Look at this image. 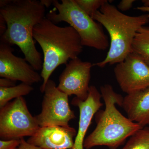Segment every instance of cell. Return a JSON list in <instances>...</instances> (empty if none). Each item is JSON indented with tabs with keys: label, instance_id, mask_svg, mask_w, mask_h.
Returning a JSON list of instances; mask_svg holds the SVG:
<instances>
[{
	"label": "cell",
	"instance_id": "1",
	"mask_svg": "<svg viewBox=\"0 0 149 149\" xmlns=\"http://www.w3.org/2000/svg\"><path fill=\"white\" fill-rule=\"evenodd\" d=\"M46 8L38 0L0 1V14L7 26L0 41L18 47L36 70H42L43 60L35 47L33 29L46 17Z\"/></svg>",
	"mask_w": 149,
	"mask_h": 149
},
{
	"label": "cell",
	"instance_id": "2",
	"mask_svg": "<svg viewBox=\"0 0 149 149\" xmlns=\"http://www.w3.org/2000/svg\"><path fill=\"white\" fill-rule=\"evenodd\" d=\"M34 40L43 51L41 76L43 83L40 91L43 93L46 84L56 68L78 57L83 46L80 36L71 26L60 27L45 17L34 27Z\"/></svg>",
	"mask_w": 149,
	"mask_h": 149
},
{
	"label": "cell",
	"instance_id": "3",
	"mask_svg": "<svg viewBox=\"0 0 149 149\" xmlns=\"http://www.w3.org/2000/svg\"><path fill=\"white\" fill-rule=\"evenodd\" d=\"M100 90L105 109L96 113L97 125L85 138L84 148L91 149L106 146L110 149H116L127 138L143 127L125 117L117 109L116 104L122 107L124 98L116 93L111 85L105 84Z\"/></svg>",
	"mask_w": 149,
	"mask_h": 149
},
{
	"label": "cell",
	"instance_id": "4",
	"mask_svg": "<svg viewBox=\"0 0 149 149\" xmlns=\"http://www.w3.org/2000/svg\"><path fill=\"white\" fill-rule=\"evenodd\" d=\"M92 18L107 31L109 49L103 60L93 65L103 68L107 65L117 64L132 52L134 38L139 29L149 22L148 14L130 16L123 13L109 1L105 3Z\"/></svg>",
	"mask_w": 149,
	"mask_h": 149
},
{
	"label": "cell",
	"instance_id": "5",
	"mask_svg": "<svg viewBox=\"0 0 149 149\" xmlns=\"http://www.w3.org/2000/svg\"><path fill=\"white\" fill-rule=\"evenodd\" d=\"M53 5L57 10L50 11L46 17L54 24L65 22L78 33L83 47L104 51L109 47L110 42L102 25L85 13L74 0H54Z\"/></svg>",
	"mask_w": 149,
	"mask_h": 149
},
{
	"label": "cell",
	"instance_id": "6",
	"mask_svg": "<svg viewBox=\"0 0 149 149\" xmlns=\"http://www.w3.org/2000/svg\"><path fill=\"white\" fill-rule=\"evenodd\" d=\"M40 128L35 116L29 112L23 97L15 99L0 108L1 140L30 137Z\"/></svg>",
	"mask_w": 149,
	"mask_h": 149
},
{
	"label": "cell",
	"instance_id": "7",
	"mask_svg": "<svg viewBox=\"0 0 149 149\" xmlns=\"http://www.w3.org/2000/svg\"><path fill=\"white\" fill-rule=\"evenodd\" d=\"M43 93L42 110L35 116L39 126H69L70 121L76 116L70 107L68 96L59 90L55 82L50 79Z\"/></svg>",
	"mask_w": 149,
	"mask_h": 149
},
{
	"label": "cell",
	"instance_id": "8",
	"mask_svg": "<svg viewBox=\"0 0 149 149\" xmlns=\"http://www.w3.org/2000/svg\"><path fill=\"white\" fill-rule=\"evenodd\" d=\"M113 72L120 89L127 95L149 89V66L135 53L116 65Z\"/></svg>",
	"mask_w": 149,
	"mask_h": 149
},
{
	"label": "cell",
	"instance_id": "9",
	"mask_svg": "<svg viewBox=\"0 0 149 149\" xmlns=\"http://www.w3.org/2000/svg\"><path fill=\"white\" fill-rule=\"evenodd\" d=\"M93 66L90 62L83 61L78 57L70 61L60 76L57 88L68 96L74 95L79 100H85Z\"/></svg>",
	"mask_w": 149,
	"mask_h": 149
},
{
	"label": "cell",
	"instance_id": "10",
	"mask_svg": "<svg viewBox=\"0 0 149 149\" xmlns=\"http://www.w3.org/2000/svg\"><path fill=\"white\" fill-rule=\"evenodd\" d=\"M11 46L0 41V76L14 81L32 85L42 80L41 74L36 71L25 58L13 53Z\"/></svg>",
	"mask_w": 149,
	"mask_h": 149
},
{
	"label": "cell",
	"instance_id": "11",
	"mask_svg": "<svg viewBox=\"0 0 149 149\" xmlns=\"http://www.w3.org/2000/svg\"><path fill=\"white\" fill-rule=\"evenodd\" d=\"M77 133L76 129L70 125L40 127L27 141L42 149H71Z\"/></svg>",
	"mask_w": 149,
	"mask_h": 149
},
{
	"label": "cell",
	"instance_id": "12",
	"mask_svg": "<svg viewBox=\"0 0 149 149\" xmlns=\"http://www.w3.org/2000/svg\"><path fill=\"white\" fill-rule=\"evenodd\" d=\"M101 93L95 86L92 85L90 86L88 97L85 100H81L76 97L72 99L71 104L79 108L80 117L78 131L71 149H84L85 135L93 117L103 105L101 102Z\"/></svg>",
	"mask_w": 149,
	"mask_h": 149
},
{
	"label": "cell",
	"instance_id": "13",
	"mask_svg": "<svg viewBox=\"0 0 149 149\" xmlns=\"http://www.w3.org/2000/svg\"><path fill=\"white\" fill-rule=\"evenodd\" d=\"M122 107L130 120L143 128L149 125V89L126 95Z\"/></svg>",
	"mask_w": 149,
	"mask_h": 149
},
{
	"label": "cell",
	"instance_id": "14",
	"mask_svg": "<svg viewBox=\"0 0 149 149\" xmlns=\"http://www.w3.org/2000/svg\"><path fill=\"white\" fill-rule=\"evenodd\" d=\"M132 52L139 55L149 66V26L139 29L134 38Z\"/></svg>",
	"mask_w": 149,
	"mask_h": 149
},
{
	"label": "cell",
	"instance_id": "15",
	"mask_svg": "<svg viewBox=\"0 0 149 149\" xmlns=\"http://www.w3.org/2000/svg\"><path fill=\"white\" fill-rule=\"evenodd\" d=\"M33 90L32 85L23 83L9 88L0 87V108L10 102L11 100L27 95Z\"/></svg>",
	"mask_w": 149,
	"mask_h": 149
},
{
	"label": "cell",
	"instance_id": "16",
	"mask_svg": "<svg viewBox=\"0 0 149 149\" xmlns=\"http://www.w3.org/2000/svg\"><path fill=\"white\" fill-rule=\"evenodd\" d=\"M122 149H149V128L145 127L136 131Z\"/></svg>",
	"mask_w": 149,
	"mask_h": 149
},
{
	"label": "cell",
	"instance_id": "17",
	"mask_svg": "<svg viewBox=\"0 0 149 149\" xmlns=\"http://www.w3.org/2000/svg\"><path fill=\"white\" fill-rule=\"evenodd\" d=\"M78 6L89 16L93 17L107 0H74Z\"/></svg>",
	"mask_w": 149,
	"mask_h": 149
},
{
	"label": "cell",
	"instance_id": "18",
	"mask_svg": "<svg viewBox=\"0 0 149 149\" xmlns=\"http://www.w3.org/2000/svg\"><path fill=\"white\" fill-rule=\"evenodd\" d=\"M21 143V139L0 140V149H17Z\"/></svg>",
	"mask_w": 149,
	"mask_h": 149
},
{
	"label": "cell",
	"instance_id": "19",
	"mask_svg": "<svg viewBox=\"0 0 149 149\" xmlns=\"http://www.w3.org/2000/svg\"><path fill=\"white\" fill-rule=\"evenodd\" d=\"M135 1L134 0H122L118 5L117 8L121 11H126L132 8Z\"/></svg>",
	"mask_w": 149,
	"mask_h": 149
},
{
	"label": "cell",
	"instance_id": "20",
	"mask_svg": "<svg viewBox=\"0 0 149 149\" xmlns=\"http://www.w3.org/2000/svg\"><path fill=\"white\" fill-rule=\"evenodd\" d=\"M17 81H14L8 78L1 77L0 78V87L9 88L15 86Z\"/></svg>",
	"mask_w": 149,
	"mask_h": 149
},
{
	"label": "cell",
	"instance_id": "21",
	"mask_svg": "<svg viewBox=\"0 0 149 149\" xmlns=\"http://www.w3.org/2000/svg\"><path fill=\"white\" fill-rule=\"evenodd\" d=\"M17 149H42L27 143L24 139H21V143Z\"/></svg>",
	"mask_w": 149,
	"mask_h": 149
},
{
	"label": "cell",
	"instance_id": "22",
	"mask_svg": "<svg viewBox=\"0 0 149 149\" xmlns=\"http://www.w3.org/2000/svg\"><path fill=\"white\" fill-rule=\"evenodd\" d=\"M7 28V23L3 17L0 14V36H2L6 32Z\"/></svg>",
	"mask_w": 149,
	"mask_h": 149
},
{
	"label": "cell",
	"instance_id": "23",
	"mask_svg": "<svg viewBox=\"0 0 149 149\" xmlns=\"http://www.w3.org/2000/svg\"><path fill=\"white\" fill-rule=\"evenodd\" d=\"M41 2L46 8H48L53 4V1L51 0H41Z\"/></svg>",
	"mask_w": 149,
	"mask_h": 149
},
{
	"label": "cell",
	"instance_id": "24",
	"mask_svg": "<svg viewBox=\"0 0 149 149\" xmlns=\"http://www.w3.org/2000/svg\"><path fill=\"white\" fill-rule=\"evenodd\" d=\"M137 9L144 12L148 13V14L149 17V7H146L142 6L138 7L137 8Z\"/></svg>",
	"mask_w": 149,
	"mask_h": 149
},
{
	"label": "cell",
	"instance_id": "25",
	"mask_svg": "<svg viewBox=\"0 0 149 149\" xmlns=\"http://www.w3.org/2000/svg\"><path fill=\"white\" fill-rule=\"evenodd\" d=\"M141 1L143 3V6L149 7V0H143Z\"/></svg>",
	"mask_w": 149,
	"mask_h": 149
}]
</instances>
